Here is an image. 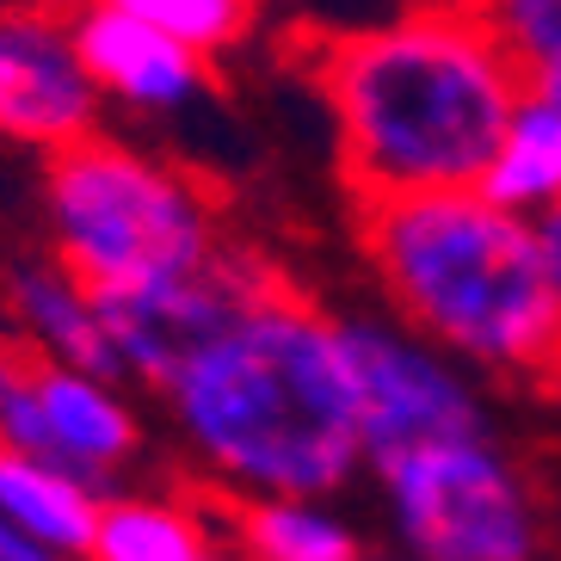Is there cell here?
<instances>
[{"label": "cell", "instance_id": "44dd1931", "mask_svg": "<svg viewBox=\"0 0 561 561\" xmlns=\"http://www.w3.org/2000/svg\"><path fill=\"white\" fill-rule=\"evenodd\" d=\"M530 87H537V93H549V100L561 105V62H549V68H537V75H530Z\"/></svg>", "mask_w": 561, "mask_h": 561}, {"label": "cell", "instance_id": "e0dca14e", "mask_svg": "<svg viewBox=\"0 0 561 561\" xmlns=\"http://www.w3.org/2000/svg\"><path fill=\"white\" fill-rule=\"evenodd\" d=\"M500 37L506 50L537 75V68L561 62V0H469Z\"/></svg>", "mask_w": 561, "mask_h": 561}, {"label": "cell", "instance_id": "30bf717a", "mask_svg": "<svg viewBox=\"0 0 561 561\" xmlns=\"http://www.w3.org/2000/svg\"><path fill=\"white\" fill-rule=\"evenodd\" d=\"M68 32L100 93L130 112H180L210 81V56L154 32L149 19L124 13L117 0H68Z\"/></svg>", "mask_w": 561, "mask_h": 561}, {"label": "cell", "instance_id": "ac0fdd59", "mask_svg": "<svg viewBox=\"0 0 561 561\" xmlns=\"http://www.w3.org/2000/svg\"><path fill=\"white\" fill-rule=\"evenodd\" d=\"M537 241H543L549 284H556V297H561V204H556V210H543V216H537Z\"/></svg>", "mask_w": 561, "mask_h": 561}, {"label": "cell", "instance_id": "5bb4252c", "mask_svg": "<svg viewBox=\"0 0 561 561\" xmlns=\"http://www.w3.org/2000/svg\"><path fill=\"white\" fill-rule=\"evenodd\" d=\"M229 537L265 561H352L364 537L328 506V494H248L229 500Z\"/></svg>", "mask_w": 561, "mask_h": 561}, {"label": "cell", "instance_id": "4fadbf2b", "mask_svg": "<svg viewBox=\"0 0 561 561\" xmlns=\"http://www.w3.org/2000/svg\"><path fill=\"white\" fill-rule=\"evenodd\" d=\"M100 481L62 469L56 457L0 445V518H13L25 537L44 543V556H93L100 530Z\"/></svg>", "mask_w": 561, "mask_h": 561}, {"label": "cell", "instance_id": "7c38bea8", "mask_svg": "<svg viewBox=\"0 0 561 561\" xmlns=\"http://www.w3.org/2000/svg\"><path fill=\"white\" fill-rule=\"evenodd\" d=\"M7 321L37 358H62V364H81V370H100V377H117L100 297L62 260H32L7 278Z\"/></svg>", "mask_w": 561, "mask_h": 561}, {"label": "cell", "instance_id": "8992f818", "mask_svg": "<svg viewBox=\"0 0 561 561\" xmlns=\"http://www.w3.org/2000/svg\"><path fill=\"white\" fill-rule=\"evenodd\" d=\"M352 370H358V408H364V462L401 457L432 438H469L488 432V401L462 358L426 340L420 328H389V321H346Z\"/></svg>", "mask_w": 561, "mask_h": 561}, {"label": "cell", "instance_id": "2e32d148", "mask_svg": "<svg viewBox=\"0 0 561 561\" xmlns=\"http://www.w3.org/2000/svg\"><path fill=\"white\" fill-rule=\"evenodd\" d=\"M124 13L149 19L154 32L192 44L198 56H222L253 32L260 0H117Z\"/></svg>", "mask_w": 561, "mask_h": 561}, {"label": "cell", "instance_id": "3957f363", "mask_svg": "<svg viewBox=\"0 0 561 561\" xmlns=\"http://www.w3.org/2000/svg\"><path fill=\"white\" fill-rule=\"evenodd\" d=\"M358 241L389 309L488 377H561V297L537 222L481 185L358 204Z\"/></svg>", "mask_w": 561, "mask_h": 561}, {"label": "cell", "instance_id": "7402d4cb", "mask_svg": "<svg viewBox=\"0 0 561 561\" xmlns=\"http://www.w3.org/2000/svg\"><path fill=\"white\" fill-rule=\"evenodd\" d=\"M556 389H561V377H556Z\"/></svg>", "mask_w": 561, "mask_h": 561}, {"label": "cell", "instance_id": "ba28073f", "mask_svg": "<svg viewBox=\"0 0 561 561\" xmlns=\"http://www.w3.org/2000/svg\"><path fill=\"white\" fill-rule=\"evenodd\" d=\"M0 445L56 457L87 481H112L142 450V413L117 377L62 358H25V377L0 401Z\"/></svg>", "mask_w": 561, "mask_h": 561}, {"label": "cell", "instance_id": "ffe728a7", "mask_svg": "<svg viewBox=\"0 0 561 561\" xmlns=\"http://www.w3.org/2000/svg\"><path fill=\"white\" fill-rule=\"evenodd\" d=\"M19 377H25V352H19L7 333H0V401L13 396V382H19Z\"/></svg>", "mask_w": 561, "mask_h": 561}, {"label": "cell", "instance_id": "8fae6325", "mask_svg": "<svg viewBox=\"0 0 561 561\" xmlns=\"http://www.w3.org/2000/svg\"><path fill=\"white\" fill-rule=\"evenodd\" d=\"M229 494H117L100 506V561H210L229 556Z\"/></svg>", "mask_w": 561, "mask_h": 561}, {"label": "cell", "instance_id": "277c9868", "mask_svg": "<svg viewBox=\"0 0 561 561\" xmlns=\"http://www.w3.org/2000/svg\"><path fill=\"white\" fill-rule=\"evenodd\" d=\"M44 210L56 260L93 290L180 278L229 241L216 198L161 154L87 130L44 154Z\"/></svg>", "mask_w": 561, "mask_h": 561}, {"label": "cell", "instance_id": "9a60e30c", "mask_svg": "<svg viewBox=\"0 0 561 561\" xmlns=\"http://www.w3.org/2000/svg\"><path fill=\"white\" fill-rule=\"evenodd\" d=\"M481 192H488L500 210H518V216H530V222L561 204V105L549 100V93L530 87L525 100H518L494 161L481 173Z\"/></svg>", "mask_w": 561, "mask_h": 561}, {"label": "cell", "instance_id": "7a4b0ae2", "mask_svg": "<svg viewBox=\"0 0 561 561\" xmlns=\"http://www.w3.org/2000/svg\"><path fill=\"white\" fill-rule=\"evenodd\" d=\"M216 494H340L364 469L346 321L284 278L222 321L161 389Z\"/></svg>", "mask_w": 561, "mask_h": 561}, {"label": "cell", "instance_id": "9c48e42d", "mask_svg": "<svg viewBox=\"0 0 561 561\" xmlns=\"http://www.w3.org/2000/svg\"><path fill=\"white\" fill-rule=\"evenodd\" d=\"M100 81L87 75L68 7H7L0 13V142L50 154L100 130Z\"/></svg>", "mask_w": 561, "mask_h": 561}, {"label": "cell", "instance_id": "6da1fadb", "mask_svg": "<svg viewBox=\"0 0 561 561\" xmlns=\"http://www.w3.org/2000/svg\"><path fill=\"white\" fill-rule=\"evenodd\" d=\"M309 75L358 204L481 185L530 93V68L469 0H413L382 25L328 37Z\"/></svg>", "mask_w": 561, "mask_h": 561}, {"label": "cell", "instance_id": "d6986e66", "mask_svg": "<svg viewBox=\"0 0 561 561\" xmlns=\"http://www.w3.org/2000/svg\"><path fill=\"white\" fill-rule=\"evenodd\" d=\"M0 561H50V556H44V543L25 537L13 518H0Z\"/></svg>", "mask_w": 561, "mask_h": 561}, {"label": "cell", "instance_id": "52a82bcc", "mask_svg": "<svg viewBox=\"0 0 561 561\" xmlns=\"http://www.w3.org/2000/svg\"><path fill=\"white\" fill-rule=\"evenodd\" d=\"M278 278L260 253L222 241L216 260L192 265L180 278L130 284V290H93L100 297V321L112 340L117 377L142 382V389H167L180 377V364L229 321L241 302H253L265 284Z\"/></svg>", "mask_w": 561, "mask_h": 561}, {"label": "cell", "instance_id": "5b68a950", "mask_svg": "<svg viewBox=\"0 0 561 561\" xmlns=\"http://www.w3.org/2000/svg\"><path fill=\"white\" fill-rule=\"evenodd\" d=\"M396 543L426 561H525L543 549V518L518 462L488 438H432L377 462Z\"/></svg>", "mask_w": 561, "mask_h": 561}]
</instances>
